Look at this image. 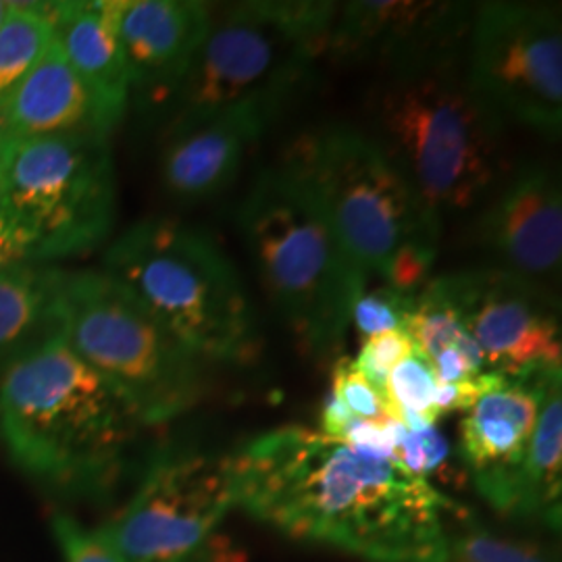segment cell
I'll return each mask as SVG.
<instances>
[{
	"label": "cell",
	"instance_id": "obj_1",
	"mask_svg": "<svg viewBox=\"0 0 562 562\" xmlns=\"http://www.w3.org/2000/svg\"><path fill=\"white\" fill-rule=\"evenodd\" d=\"M236 508L364 562H440L459 504L398 462L283 425L229 452Z\"/></svg>",
	"mask_w": 562,
	"mask_h": 562
},
{
	"label": "cell",
	"instance_id": "obj_2",
	"mask_svg": "<svg viewBox=\"0 0 562 562\" xmlns=\"http://www.w3.org/2000/svg\"><path fill=\"white\" fill-rule=\"evenodd\" d=\"M148 427L59 331L2 371L0 440L42 487L67 498H106Z\"/></svg>",
	"mask_w": 562,
	"mask_h": 562
},
{
	"label": "cell",
	"instance_id": "obj_3",
	"mask_svg": "<svg viewBox=\"0 0 562 562\" xmlns=\"http://www.w3.org/2000/svg\"><path fill=\"white\" fill-rule=\"evenodd\" d=\"M364 117L362 130L442 222L504 180V123L467 80L464 53L378 76Z\"/></svg>",
	"mask_w": 562,
	"mask_h": 562
},
{
	"label": "cell",
	"instance_id": "obj_4",
	"mask_svg": "<svg viewBox=\"0 0 562 562\" xmlns=\"http://www.w3.org/2000/svg\"><path fill=\"white\" fill-rule=\"evenodd\" d=\"M280 161L311 188L369 278L402 294L422 292L438 261L443 222L362 127L331 123L304 132Z\"/></svg>",
	"mask_w": 562,
	"mask_h": 562
},
{
	"label": "cell",
	"instance_id": "obj_5",
	"mask_svg": "<svg viewBox=\"0 0 562 562\" xmlns=\"http://www.w3.org/2000/svg\"><path fill=\"white\" fill-rule=\"evenodd\" d=\"M238 229L265 294L302 350L313 359L331 357L369 276L311 188L285 162L265 167L238 209Z\"/></svg>",
	"mask_w": 562,
	"mask_h": 562
},
{
	"label": "cell",
	"instance_id": "obj_6",
	"mask_svg": "<svg viewBox=\"0 0 562 562\" xmlns=\"http://www.w3.org/2000/svg\"><path fill=\"white\" fill-rule=\"evenodd\" d=\"M102 271L120 281L201 361L241 367L261 355V323L238 269L206 232L171 217L134 223Z\"/></svg>",
	"mask_w": 562,
	"mask_h": 562
},
{
	"label": "cell",
	"instance_id": "obj_7",
	"mask_svg": "<svg viewBox=\"0 0 562 562\" xmlns=\"http://www.w3.org/2000/svg\"><path fill=\"white\" fill-rule=\"evenodd\" d=\"M336 11L338 2L325 0L213 4L206 36L165 111V130L252 102L288 109L327 55Z\"/></svg>",
	"mask_w": 562,
	"mask_h": 562
},
{
	"label": "cell",
	"instance_id": "obj_8",
	"mask_svg": "<svg viewBox=\"0 0 562 562\" xmlns=\"http://www.w3.org/2000/svg\"><path fill=\"white\" fill-rule=\"evenodd\" d=\"M59 334L148 429L176 422L201 402L206 362L102 269L65 271Z\"/></svg>",
	"mask_w": 562,
	"mask_h": 562
},
{
	"label": "cell",
	"instance_id": "obj_9",
	"mask_svg": "<svg viewBox=\"0 0 562 562\" xmlns=\"http://www.w3.org/2000/svg\"><path fill=\"white\" fill-rule=\"evenodd\" d=\"M117 181L106 136L67 134L0 148V236L15 261L46 262L109 238Z\"/></svg>",
	"mask_w": 562,
	"mask_h": 562
},
{
	"label": "cell",
	"instance_id": "obj_10",
	"mask_svg": "<svg viewBox=\"0 0 562 562\" xmlns=\"http://www.w3.org/2000/svg\"><path fill=\"white\" fill-rule=\"evenodd\" d=\"M234 508L229 452L167 443L106 527L125 562H194Z\"/></svg>",
	"mask_w": 562,
	"mask_h": 562
},
{
	"label": "cell",
	"instance_id": "obj_11",
	"mask_svg": "<svg viewBox=\"0 0 562 562\" xmlns=\"http://www.w3.org/2000/svg\"><path fill=\"white\" fill-rule=\"evenodd\" d=\"M467 80L503 121L548 136L562 125V21L554 4L477 2L464 46Z\"/></svg>",
	"mask_w": 562,
	"mask_h": 562
},
{
	"label": "cell",
	"instance_id": "obj_12",
	"mask_svg": "<svg viewBox=\"0 0 562 562\" xmlns=\"http://www.w3.org/2000/svg\"><path fill=\"white\" fill-rule=\"evenodd\" d=\"M485 357L506 380L562 373L561 306L550 290L501 267L434 278Z\"/></svg>",
	"mask_w": 562,
	"mask_h": 562
},
{
	"label": "cell",
	"instance_id": "obj_13",
	"mask_svg": "<svg viewBox=\"0 0 562 562\" xmlns=\"http://www.w3.org/2000/svg\"><path fill=\"white\" fill-rule=\"evenodd\" d=\"M473 13L475 2L452 0L338 2L325 57L383 76L462 55Z\"/></svg>",
	"mask_w": 562,
	"mask_h": 562
},
{
	"label": "cell",
	"instance_id": "obj_14",
	"mask_svg": "<svg viewBox=\"0 0 562 562\" xmlns=\"http://www.w3.org/2000/svg\"><path fill=\"white\" fill-rule=\"evenodd\" d=\"M130 78V104L162 121L206 36L213 4L104 0Z\"/></svg>",
	"mask_w": 562,
	"mask_h": 562
},
{
	"label": "cell",
	"instance_id": "obj_15",
	"mask_svg": "<svg viewBox=\"0 0 562 562\" xmlns=\"http://www.w3.org/2000/svg\"><path fill=\"white\" fill-rule=\"evenodd\" d=\"M473 223L475 244L494 267L543 283L562 265V192L559 176L538 162L522 165L487 194Z\"/></svg>",
	"mask_w": 562,
	"mask_h": 562
},
{
	"label": "cell",
	"instance_id": "obj_16",
	"mask_svg": "<svg viewBox=\"0 0 562 562\" xmlns=\"http://www.w3.org/2000/svg\"><path fill=\"white\" fill-rule=\"evenodd\" d=\"M550 375L506 380L483 394L461 419L457 457L485 503L515 517L522 464Z\"/></svg>",
	"mask_w": 562,
	"mask_h": 562
},
{
	"label": "cell",
	"instance_id": "obj_17",
	"mask_svg": "<svg viewBox=\"0 0 562 562\" xmlns=\"http://www.w3.org/2000/svg\"><path fill=\"white\" fill-rule=\"evenodd\" d=\"M283 111L278 104L252 102L165 130L159 176L167 196L204 202L223 194Z\"/></svg>",
	"mask_w": 562,
	"mask_h": 562
},
{
	"label": "cell",
	"instance_id": "obj_18",
	"mask_svg": "<svg viewBox=\"0 0 562 562\" xmlns=\"http://www.w3.org/2000/svg\"><path fill=\"white\" fill-rule=\"evenodd\" d=\"M101 104L53 41L34 69L0 102V148L15 142L67 134L111 136Z\"/></svg>",
	"mask_w": 562,
	"mask_h": 562
},
{
	"label": "cell",
	"instance_id": "obj_19",
	"mask_svg": "<svg viewBox=\"0 0 562 562\" xmlns=\"http://www.w3.org/2000/svg\"><path fill=\"white\" fill-rule=\"evenodd\" d=\"M48 15L65 59L115 130L130 109V78L104 0L48 2Z\"/></svg>",
	"mask_w": 562,
	"mask_h": 562
},
{
	"label": "cell",
	"instance_id": "obj_20",
	"mask_svg": "<svg viewBox=\"0 0 562 562\" xmlns=\"http://www.w3.org/2000/svg\"><path fill=\"white\" fill-rule=\"evenodd\" d=\"M65 271L44 262L0 267V369L59 331Z\"/></svg>",
	"mask_w": 562,
	"mask_h": 562
},
{
	"label": "cell",
	"instance_id": "obj_21",
	"mask_svg": "<svg viewBox=\"0 0 562 562\" xmlns=\"http://www.w3.org/2000/svg\"><path fill=\"white\" fill-rule=\"evenodd\" d=\"M404 331L434 369L438 382L459 383L490 373L477 341L434 278L413 299Z\"/></svg>",
	"mask_w": 562,
	"mask_h": 562
},
{
	"label": "cell",
	"instance_id": "obj_22",
	"mask_svg": "<svg viewBox=\"0 0 562 562\" xmlns=\"http://www.w3.org/2000/svg\"><path fill=\"white\" fill-rule=\"evenodd\" d=\"M562 373L543 385L538 423L522 464L515 519H536L550 529L561 527L562 501Z\"/></svg>",
	"mask_w": 562,
	"mask_h": 562
},
{
	"label": "cell",
	"instance_id": "obj_23",
	"mask_svg": "<svg viewBox=\"0 0 562 562\" xmlns=\"http://www.w3.org/2000/svg\"><path fill=\"white\" fill-rule=\"evenodd\" d=\"M50 41L48 2H11L0 27V102L34 69Z\"/></svg>",
	"mask_w": 562,
	"mask_h": 562
},
{
	"label": "cell",
	"instance_id": "obj_24",
	"mask_svg": "<svg viewBox=\"0 0 562 562\" xmlns=\"http://www.w3.org/2000/svg\"><path fill=\"white\" fill-rule=\"evenodd\" d=\"M438 385L440 382L434 369L415 348L387 375L382 398L392 419L406 429L436 427L438 422H442L436 404Z\"/></svg>",
	"mask_w": 562,
	"mask_h": 562
},
{
	"label": "cell",
	"instance_id": "obj_25",
	"mask_svg": "<svg viewBox=\"0 0 562 562\" xmlns=\"http://www.w3.org/2000/svg\"><path fill=\"white\" fill-rule=\"evenodd\" d=\"M440 562H559V557L538 540L513 538L477 522H464L450 529Z\"/></svg>",
	"mask_w": 562,
	"mask_h": 562
},
{
	"label": "cell",
	"instance_id": "obj_26",
	"mask_svg": "<svg viewBox=\"0 0 562 562\" xmlns=\"http://www.w3.org/2000/svg\"><path fill=\"white\" fill-rule=\"evenodd\" d=\"M452 454V446L438 427L406 429L401 425L392 459L413 475L431 483L434 477H442Z\"/></svg>",
	"mask_w": 562,
	"mask_h": 562
},
{
	"label": "cell",
	"instance_id": "obj_27",
	"mask_svg": "<svg viewBox=\"0 0 562 562\" xmlns=\"http://www.w3.org/2000/svg\"><path fill=\"white\" fill-rule=\"evenodd\" d=\"M53 533L63 562H125L106 522L86 527L67 513H55Z\"/></svg>",
	"mask_w": 562,
	"mask_h": 562
},
{
	"label": "cell",
	"instance_id": "obj_28",
	"mask_svg": "<svg viewBox=\"0 0 562 562\" xmlns=\"http://www.w3.org/2000/svg\"><path fill=\"white\" fill-rule=\"evenodd\" d=\"M415 296L402 294L385 283L373 290L367 288L352 306L350 325L357 327L362 340L380 336L385 331L404 329V323Z\"/></svg>",
	"mask_w": 562,
	"mask_h": 562
},
{
	"label": "cell",
	"instance_id": "obj_29",
	"mask_svg": "<svg viewBox=\"0 0 562 562\" xmlns=\"http://www.w3.org/2000/svg\"><path fill=\"white\" fill-rule=\"evenodd\" d=\"M329 394L336 396L357 422H394L385 408L382 394L362 378L352 359L348 357L338 359L334 364Z\"/></svg>",
	"mask_w": 562,
	"mask_h": 562
},
{
	"label": "cell",
	"instance_id": "obj_30",
	"mask_svg": "<svg viewBox=\"0 0 562 562\" xmlns=\"http://www.w3.org/2000/svg\"><path fill=\"white\" fill-rule=\"evenodd\" d=\"M415 350V344L404 329L385 331L380 336L362 340L359 355L352 359L357 371L371 383L380 394L392 369Z\"/></svg>",
	"mask_w": 562,
	"mask_h": 562
},
{
	"label": "cell",
	"instance_id": "obj_31",
	"mask_svg": "<svg viewBox=\"0 0 562 562\" xmlns=\"http://www.w3.org/2000/svg\"><path fill=\"white\" fill-rule=\"evenodd\" d=\"M194 562H238V557L232 550H227L225 543H220L215 540V542L211 543V548L202 554L201 559Z\"/></svg>",
	"mask_w": 562,
	"mask_h": 562
},
{
	"label": "cell",
	"instance_id": "obj_32",
	"mask_svg": "<svg viewBox=\"0 0 562 562\" xmlns=\"http://www.w3.org/2000/svg\"><path fill=\"white\" fill-rule=\"evenodd\" d=\"M11 262H21L15 261V255H13V250H11V246L7 244V240L0 236V267H4V265H11Z\"/></svg>",
	"mask_w": 562,
	"mask_h": 562
},
{
	"label": "cell",
	"instance_id": "obj_33",
	"mask_svg": "<svg viewBox=\"0 0 562 562\" xmlns=\"http://www.w3.org/2000/svg\"><path fill=\"white\" fill-rule=\"evenodd\" d=\"M9 11H11V2H7V0H0V27H2V23H4V20H7Z\"/></svg>",
	"mask_w": 562,
	"mask_h": 562
}]
</instances>
